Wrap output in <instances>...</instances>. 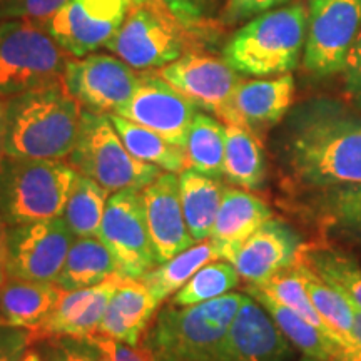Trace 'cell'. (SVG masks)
<instances>
[{
	"instance_id": "d6986e66",
	"label": "cell",
	"mask_w": 361,
	"mask_h": 361,
	"mask_svg": "<svg viewBox=\"0 0 361 361\" xmlns=\"http://www.w3.org/2000/svg\"><path fill=\"white\" fill-rule=\"evenodd\" d=\"M121 279L123 278L116 274L96 286L66 291L49 318L42 323V326L30 333L32 341H42L52 336L90 340L94 335H97L99 324L106 314L111 298L116 288L119 286Z\"/></svg>"
},
{
	"instance_id": "ac0fdd59",
	"label": "cell",
	"mask_w": 361,
	"mask_h": 361,
	"mask_svg": "<svg viewBox=\"0 0 361 361\" xmlns=\"http://www.w3.org/2000/svg\"><path fill=\"white\" fill-rule=\"evenodd\" d=\"M291 343L252 296H246L229 328L219 361H288Z\"/></svg>"
},
{
	"instance_id": "ffe728a7",
	"label": "cell",
	"mask_w": 361,
	"mask_h": 361,
	"mask_svg": "<svg viewBox=\"0 0 361 361\" xmlns=\"http://www.w3.org/2000/svg\"><path fill=\"white\" fill-rule=\"evenodd\" d=\"M269 219L273 213L263 200L239 188H226L209 238L219 259L231 263L239 246Z\"/></svg>"
},
{
	"instance_id": "9c48e42d",
	"label": "cell",
	"mask_w": 361,
	"mask_h": 361,
	"mask_svg": "<svg viewBox=\"0 0 361 361\" xmlns=\"http://www.w3.org/2000/svg\"><path fill=\"white\" fill-rule=\"evenodd\" d=\"M361 30V0H308L303 66L316 78L340 74Z\"/></svg>"
},
{
	"instance_id": "8fae6325",
	"label": "cell",
	"mask_w": 361,
	"mask_h": 361,
	"mask_svg": "<svg viewBox=\"0 0 361 361\" xmlns=\"http://www.w3.org/2000/svg\"><path fill=\"white\" fill-rule=\"evenodd\" d=\"M159 75L200 109L209 111L238 126L234 112V92L241 78L233 67L219 59L201 54H186L164 66Z\"/></svg>"
},
{
	"instance_id": "8d00e7d4",
	"label": "cell",
	"mask_w": 361,
	"mask_h": 361,
	"mask_svg": "<svg viewBox=\"0 0 361 361\" xmlns=\"http://www.w3.org/2000/svg\"><path fill=\"white\" fill-rule=\"evenodd\" d=\"M39 350L42 361H97L101 351L92 341L69 336H52L42 340Z\"/></svg>"
},
{
	"instance_id": "e0dca14e",
	"label": "cell",
	"mask_w": 361,
	"mask_h": 361,
	"mask_svg": "<svg viewBox=\"0 0 361 361\" xmlns=\"http://www.w3.org/2000/svg\"><path fill=\"white\" fill-rule=\"evenodd\" d=\"M303 247L295 229L283 221L269 219L239 246L231 263L247 284H261L295 264Z\"/></svg>"
},
{
	"instance_id": "83f0119b",
	"label": "cell",
	"mask_w": 361,
	"mask_h": 361,
	"mask_svg": "<svg viewBox=\"0 0 361 361\" xmlns=\"http://www.w3.org/2000/svg\"><path fill=\"white\" fill-rule=\"evenodd\" d=\"M224 176L229 183L243 189H258L266 178L263 147L247 128L226 126Z\"/></svg>"
},
{
	"instance_id": "5b68a950",
	"label": "cell",
	"mask_w": 361,
	"mask_h": 361,
	"mask_svg": "<svg viewBox=\"0 0 361 361\" xmlns=\"http://www.w3.org/2000/svg\"><path fill=\"white\" fill-rule=\"evenodd\" d=\"M79 173L51 159H11L0 169V216L8 226L61 218Z\"/></svg>"
},
{
	"instance_id": "3957f363",
	"label": "cell",
	"mask_w": 361,
	"mask_h": 361,
	"mask_svg": "<svg viewBox=\"0 0 361 361\" xmlns=\"http://www.w3.org/2000/svg\"><path fill=\"white\" fill-rule=\"evenodd\" d=\"M246 295H226L192 306L169 301L152 319L141 348L149 361H216Z\"/></svg>"
},
{
	"instance_id": "60d3db41",
	"label": "cell",
	"mask_w": 361,
	"mask_h": 361,
	"mask_svg": "<svg viewBox=\"0 0 361 361\" xmlns=\"http://www.w3.org/2000/svg\"><path fill=\"white\" fill-rule=\"evenodd\" d=\"M290 0H226L223 8V22L226 24H238V22L252 19L273 8H278L288 4Z\"/></svg>"
},
{
	"instance_id": "7c38bea8",
	"label": "cell",
	"mask_w": 361,
	"mask_h": 361,
	"mask_svg": "<svg viewBox=\"0 0 361 361\" xmlns=\"http://www.w3.org/2000/svg\"><path fill=\"white\" fill-rule=\"evenodd\" d=\"M128 8V0H66L44 25L67 54L85 57L114 37Z\"/></svg>"
},
{
	"instance_id": "f907efd6",
	"label": "cell",
	"mask_w": 361,
	"mask_h": 361,
	"mask_svg": "<svg viewBox=\"0 0 361 361\" xmlns=\"http://www.w3.org/2000/svg\"><path fill=\"white\" fill-rule=\"evenodd\" d=\"M300 361H319V360H316V358H311V356H305V355H303V358H301Z\"/></svg>"
},
{
	"instance_id": "6da1fadb",
	"label": "cell",
	"mask_w": 361,
	"mask_h": 361,
	"mask_svg": "<svg viewBox=\"0 0 361 361\" xmlns=\"http://www.w3.org/2000/svg\"><path fill=\"white\" fill-rule=\"evenodd\" d=\"M279 157L305 189L361 184V114L328 99L303 104L288 121Z\"/></svg>"
},
{
	"instance_id": "44dd1931",
	"label": "cell",
	"mask_w": 361,
	"mask_h": 361,
	"mask_svg": "<svg viewBox=\"0 0 361 361\" xmlns=\"http://www.w3.org/2000/svg\"><path fill=\"white\" fill-rule=\"evenodd\" d=\"M159 303L141 279H121L112 295L97 335L139 346L141 335L156 316Z\"/></svg>"
},
{
	"instance_id": "c3c4849f",
	"label": "cell",
	"mask_w": 361,
	"mask_h": 361,
	"mask_svg": "<svg viewBox=\"0 0 361 361\" xmlns=\"http://www.w3.org/2000/svg\"><path fill=\"white\" fill-rule=\"evenodd\" d=\"M338 361H361V355H353V353H346L345 350H343V355L341 358Z\"/></svg>"
},
{
	"instance_id": "ba28073f",
	"label": "cell",
	"mask_w": 361,
	"mask_h": 361,
	"mask_svg": "<svg viewBox=\"0 0 361 361\" xmlns=\"http://www.w3.org/2000/svg\"><path fill=\"white\" fill-rule=\"evenodd\" d=\"M97 238L111 251L121 278L139 279L159 264L139 192L119 191L109 196Z\"/></svg>"
},
{
	"instance_id": "52a82bcc",
	"label": "cell",
	"mask_w": 361,
	"mask_h": 361,
	"mask_svg": "<svg viewBox=\"0 0 361 361\" xmlns=\"http://www.w3.org/2000/svg\"><path fill=\"white\" fill-rule=\"evenodd\" d=\"M64 52L35 22H0V96L64 82Z\"/></svg>"
},
{
	"instance_id": "e575fe53",
	"label": "cell",
	"mask_w": 361,
	"mask_h": 361,
	"mask_svg": "<svg viewBox=\"0 0 361 361\" xmlns=\"http://www.w3.org/2000/svg\"><path fill=\"white\" fill-rule=\"evenodd\" d=\"M247 286L255 288V290L263 293V295L269 296L271 300L278 301L279 305L293 310L295 313L303 316L305 319H308L311 324H314L316 328L328 333L323 319L319 318L313 303H311L308 288H306L303 273H301L300 263H298V261L293 266H290V268L279 271L278 274H274V276L269 278L268 281L261 284H247Z\"/></svg>"
},
{
	"instance_id": "4dcf8cb0",
	"label": "cell",
	"mask_w": 361,
	"mask_h": 361,
	"mask_svg": "<svg viewBox=\"0 0 361 361\" xmlns=\"http://www.w3.org/2000/svg\"><path fill=\"white\" fill-rule=\"evenodd\" d=\"M308 288L311 303L316 313L323 319L324 326L333 340H336L345 350L353 346V310L350 301L335 290L331 284L323 281L303 259H298Z\"/></svg>"
},
{
	"instance_id": "cb8c5ba5",
	"label": "cell",
	"mask_w": 361,
	"mask_h": 361,
	"mask_svg": "<svg viewBox=\"0 0 361 361\" xmlns=\"http://www.w3.org/2000/svg\"><path fill=\"white\" fill-rule=\"evenodd\" d=\"M247 293L268 311V314L276 323L279 331L305 356H311V358L319 361H338L341 358L345 348L340 343L333 340L328 333H324L323 329L316 328L303 316L295 313L286 306L279 305L278 301L271 300L269 296L263 295L255 288L247 286Z\"/></svg>"
},
{
	"instance_id": "b9f144b4",
	"label": "cell",
	"mask_w": 361,
	"mask_h": 361,
	"mask_svg": "<svg viewBox=\"0 0 361 361\" xmlns=\"http://www.w3.org/2000/svg\"><path fill=\"white\" fill-rule=\"evenodd\" d=\"M32 343L27 329L0 326V361H22Z\"/></svg>"
},
{
	"instance_id": "d6a6232c",
	"label": "cell",
	"mask_w": 361,
	"mask_h": 361,
	"mask_svg": "<svg viewBox=\"0 0 361 361\" xmlns=\"http://www.w3.org/2000/svg\"><path fill=\"white\" fill-rule=\"evenodd\" d=\"M109 194L107 189H104L94 179L84 174L78 176L62 214L75 238L99 236Z\"/></svg>"
},
{
	"instance_id": "d4e9b609",
	"label": "cell",
	"mask_w": 361,
	"mask_h": 361,
	"mask_svg": "<svg viewBox=\"0 0 361 361\" xmlns=\"http://www.w3.org/2000/svg\"><path fill=\"white\" fill-rule=\"evenodd\" d=\"M224 189L218 178H209L194 169H184L179 174L180 206L194 241L211 238Z\"/></svg>"
},
{
	"instance_id": "5bb4252c",
	"label": "cell",
	"mask_w": 361,
	"mask_h": 361,
	"mask_svg": "<svg viewBox=\"0 0 361 361\" xmlns=\"http://www.w3.org/2000/svg\"><path fill=\"white\" fill-rule=\"evenodd\" d=\"M106 47L139 71L164 67L183 56V39L176 27L146 6L133 8Z\"/></svg>"
},
{
	"instance_id": "4fadbf2b",
	"label": "cell",
	"mask_w": 361,
	"mask_h": 361,
	"mask_svg": "<svg viewBox=\"0 0 361 361\" xmlns=\"http://www.w3.org/2000/svg\"><path fill=\"white\" fill-rule=\"evenodd\" d=\"M139 78L119 57L92 56L67 61L64 85L80 106L99 114H119L133 99Z\"/></svg>"
},
{
	"instance_id": "ab89813d",
	"label": "cell",
	"mask_w": 361,
	"mask_h": 361,
	"mask_svg": "<svg viewBox=\"0 0 361 361\" xmlns=\"http://www.w3.org/2000/svg\"><path fill=\"white\" fill-rule=\"evenodd\" d=\"M340 74L345 94L356 107L361 109V30L346 54Z\"/></svg>"
},
{
	"instance_id": "7a4b0ae2",
	"label": "cell",
	"mask_w": 361,
	"mask_h": 361,
	"mask_svg": "<svg viewBox=\"0 0 361 361\" xmlns=\"http://www.w3.org/2000/svg\"><path fill=\"white\" fill-rule=\"evenodd\" d=\"M82 109L64 82L17 94L6 102V154L62 161L78 142Z\"/></svg>"
},
{
	"instance_id": "8992f818",
	"label": "cell",
	"mask_w": 361,
	"mask_h": 361,
	"mask_svg": "<svg viewBox=\"0 0 361 361\" xmlns=\"http://www.w3.org/2000/svg\"><path fill=\"white\" fill-rule=\"evenodd\" d=\"M69 164L112 194L142 191L162 173L157 166L135 159L121 141L109 116L92 111H82L79 137Z\"/></svg>"
},
{
	"instance_id": "f35d334b",
	"label": "cell",
	"mask_w": 361,
	"mask_h": 361,
	"mask_svg": "<svg viewBox=\"0 0 361 361\" xmlns=\"http://www.w3.org/2000/svg\"><path fill=\"white\" fill-rule=\"evenodd\" d=\"M171 17L179 24L192 27L214 12L218 0H161Z\"/></svg>"
},
{
	"instance_id": "816d5d0a",
	"label": "cell",
	"mask_w": 361,
	"mask_h": 361,
	"mask_svg": "<svg viewBox=\"0 0 361 361\" xmlns=\"http://www.w3.org/2000/svg\"><path fill=\"white\" fill-rule=\"evenodd\" d=\"M97 361H111L109 358H107V356H104L102 353H101V356H99V360Z\"/></svg>"
},
{
	"instance_id": "9a60e30c",
	"label": "cell",
	"mask_w": 361,
	"mask_h": 361,
	"mask_svg": "<svg viewBox=\"0 0 361 361\" xmlns=\"http://www.w3.org/2000/svg\"><path fill=\"white\" fill-rule=\"evenodd\" d=\"M197 107L161 75L144 74L137 89L119 116L154 130L176 146L184 147Z\"/></svg>"
},
{
	"instance_id": "277c9868",
	"label": "cell",
	"mask_w": 361,
	"mask_h": 361,
	"mask_svg": "<svg viewBox=\"0 0 361 361\" xmlns=\"http://www.w3.org/2000/svg\"><path fill=\"white\" fill-rule=\"evenodd\" d=\"M308 32V7H278L252 17L224 47V62L252 78L290 74L300 64Z\"/></svg>"
},
{
	"instance_id": "7402d4cb",
	"label": "cell",
	"mask_w": 361,
	"mask_h": 361,
	"mask_svg": "<svg viewBox=\"0 0 361 361\" xmlns=\"http://www.w3.org/2000/svg\"><path fill=\"white\" fill-rule=\"evenodd\" d=\"M293 96L295 79L291 74L274 79L241 80L233 101L238 126L251 130L278 124L290 111Z\"/></svg>"
},
{
	"instance_id": "bcb514c9",
	"label": "cell",
	"mask_w": 361,
	"mask_h": 361,
	"mask_svg": "<svg viewBox=\"0 0 361 361\" xmlns=\"http://www.w3.org/2000/svg\"><path fill=\"white\" fill-rule=\"evenodd\" d=\"M6 159V102L0 101V169Z\"/></svg>"
},
{
	"instance_id": "f546056e",
	"label": "cell",
	"mask_w": 361,
	"mask_h": 361,
	"mask_svg": "<svg viewBox=\"0 0 361 361\" xmlns=\"http://www.w3.org/2000/svg\"><path fill=\"white\" fill-rule=\"evenodd\" d=\"M216 259H219V256L211 241H201L200 245H192L174 258L159 263L139 279L146 284L154 300L161 305L171 295L178 293L202 266Z\"/></svg>"
},
{
	"instance_id": "2e32d148",
	"label": "cell",
	"mask_w": 361,
	"mask_h": 361,
	"mask_svg": "<svg viewBox=\"0 0 361 361\" xmlns=\"http://www.w3.org/2000/svg\"><path fill=\"white\" fill-rule=\"evenodd\" d=\"M149 234L157 261L164 263L191 247L194 239L184 219L179 197V176L162 171L141 192Z\"/></svg>"
},
{
	"instance_id": "4316f807",
	"label": "cell",
	"mask_w": 361,
	"mask_h": 361,
	"mask_svg": "<svg viewBox=\"0 0 361 361\" xmlns=\"http://www.w3.org/2000/svg\"><path fill=\"white\" fill-rule=\"evenodd\" d=\"M126 149L135 159L154 164L162 171L180 174L186 169L184 147L176 146L154 130L135 124L119 114H107Z\"/></svg>"
},
{
	"instance_id": "30bf717a",
	"label": "cell",
	"mask_w": 361,
	"mask_h": 361,
	"mask_svg": "<svg viewBox=\"0 0 361 361\" xmlns=\"http://www.w3.org/2000/svg\"><path fill=\"white\" fill-rule=\"evenodd\" d=\"M74 239L62 216L12 226L7 239V278L57 283Z\"/></svg>"
},
{
	"instance_id": "d590c367",
	"label": "cell",
	"mask_w": 361,
	"mask_h": 361,
	"mask_svg": "<svg viewBox=\"0 0 361 361\" xmlns=\"http://www.w3.org/2000/svg\"><path fill=\"white\" fill-rule=\"evenodd\" d=\"M239 274L229 261H211L202 266L180 290L171 303L178 306H192L204 303L226 295L238 286Z\"/></svg>"
},
{
	"instance_id": "7bdbcfd3",
	"label": "cell",
	"mask_w": 361,
	"mask_h": 361,
	"mask_svg": "<svg viewBox=\"0 0 361 361\" xmlns=\"http://www.w3.org/2000/svg\"><path fill=\"white\" fill-rule=\"evenodd\" d=\"M89 341H92L96 348L111 361H149L146 351L141 346L126 345L102 335H94Z\"/></svg>"
},
{
	"instance_id": "7dc6e473",
	"label": "cell",
	"mask_w": 361,
	"mask_h": 361,
	"mask_svg": "<svg viewBox=\"0 0 361 361\" xmlns=\"http://www.w3.org/2000/svg\"><path fill=\"white\" fill-rule=\"evenodd\" d=\"M22 361H42V360H40V353L37 350H29Z\"/></svg>"
},
{
	"instance_id": "ee69618b",
	"label": "cell",
	"mask_w": 361,
	"mask_h": 361,
	"mask_svg": "<svg viewBox=\"0 0 361 361\" xmlns=\"http://www.w3.org/2000/svg\"><path fill=\"white\" fill-rule=\"evenodd\" d=\"M7 223L0 216V288L7 281Z\"/></svg>"
},
{
	"instance_id": "1f68e13d",
	"label": "cell",
	"mask_w": 361,
	"mask_h": 361,
	"mask_svg": "<svg viewBox=\"0 0 361 361\" xmlns=\"http://www.w3.org/2000/svg\"><path fill=\"white\" fill-rule=\"evenodd\" d=\"M224 151L226 126L204 112H197L184 144L186 169L219 179L224 176Z\"/></svg>"
},
{
	"instance_id": "74e56055",
	"label": "cell",
	"mask_w": 361,
	"mask_h": 361,
	"mask_svg": "<svg viewBox=\"0 0 361 361\" xmlns=\"http://www.w3.org/2000/svg\"><path fill=\"white\" fill-rule=\"evenodd\" d=\"M66 0H0V22H45Z\"/></svg>"
},
{
	"instance_id": "681fc988",
	"label": "cell",
	"mask_w": 361,
	"mask_h": 361,
	"mask_svg": "<svg viewBox=\"0 0 361 361\" xmlns=\"http://www.w3.org/2000/svg\"><path fill=\"white\" fill-rule=\"evenodd\" d=\"M149 0H128L129 7L130 8H135V7H141V6H146Z\"/></svg>"
},
{
	"instance_id": "f6af8a7d",
	"label": "cell",
	"mask_w": 361,
	"mask_h": 361,
	"mask_svg": "<svg viewBox=\"0 0 361 361\" xmlns=\"http://www.w3.org/2000/svg\"><path fill=\"white\" fill-rule=\"evenodd\" d=\"M348 300V298H346ZM350 301V300H348ZM351 310H353V346L350 350H345L346 353L361 355V308L350 301Z\"/></svg>"
},
{
	"instance_id": "603a6c76",
	"label": "cell",
	"mask_w": 361,
	"mask_h": 361,
	"mask_svg": "<svg viewBox=\"0 0 361 361\" xmlns=\"http://www.w3.org/2000/svg\"><path fill=\"white\" fill-rule=\"evenodd\" d=\"M64 293L57 283L7 278L0 288V326L34 333L42 326Z\"/></svg>"
},
{
	"instance_id": "836d02e7",
	"label": "cell",
	"mask_w": 361,
	"mask_h": 361,
	"mask_svg": "<svg viewBox=\"0 0 361 361\" xmlns=\"http://www.w3.org/2000/svg\"><path fill=\"white\" fill-rule=\"evenodd\" d=\"M301 259L323 281L331 284L343 296L361 308V266L358 261L329 246L303 247Z\"/></svg>"
},
{
	"instance_id": "484cf974",
	"label": "cell",
	"mask_w": 361,
	"mask_h": 361,
	"mask_svg": "<svg viewBox=\"0 0 361 361\" xmlns=\"http://www.w3.org/2000/svg\"><path fill=\"white\" fill-rule=\"evenodd\" d=\"M117 266L111 251L99 238H75L57 284L64 291L84 290L116 276Z\"/></svg>"
},
{
	"instance_id": "f1b7e54d",
	"label": "cell",
	"mask_w": 361,
	"mask_h": 361,
	"mask_svg": "<svg viewBox=\"0 0 361 361\" xmlns=\"http://www.w3.org/2000/svg\"><path fill=\"white\" fill-rule=\"evenodd\" d=\"M310 204L324 231L361 241V184L323 189Z\"/></svg>"
}]
</instances>
